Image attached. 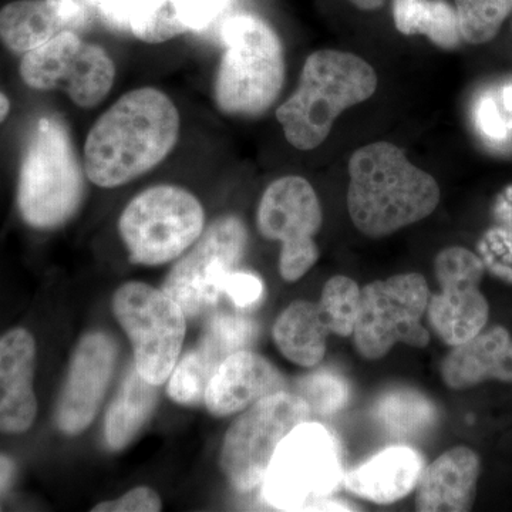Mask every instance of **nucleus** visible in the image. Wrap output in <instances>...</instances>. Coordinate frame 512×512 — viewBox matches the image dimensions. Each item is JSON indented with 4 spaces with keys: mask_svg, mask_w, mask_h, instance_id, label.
I'll list each match as a JSON object with an SVG mask.
<instances>
[{
    "mask_svg": "<svg viewBox=\"0 0 512 512\" xmlns=\"http://www.w3.org/2000/svg\"><path fill=\"white\" fill-rule=\"evenodd\" d=\"M477 252L491 275L512 285V227L494 224L478 241Z\"/></svg>",
    "mask_w": 512,
    "mask_h": 512,
    "instance_id": "31",
    "label": "nucleus"
},
{
    "mask_svg": "<svg viewBox=\"0 0 512 512\" xmlns=\"http://www.w3.org/2000/svg\"><path fill=\"white\" fill-rule=\"evenodd\" d=\"M328 335L319 305L308 301L292 302L274 325L279 352L301 367L318 365L325 356Z\"/></svg>",
    "mask_w": 512,
    "mask_h": 512,
    "instance_id": "24",
    "label": "nucleus"
},
{
    "mask_svg": "<svg viewBox=\"0 0 512 512\" xmlns=\"http://www.w3.org/2000/svg\"><path fill=\"white\" fill-rule=\"evenodd\" d=\"M87 20L79 0H18L0 10V42L23 56L59 33L79 32Z\"/></svg>",
    "mask_w": 512,
    "mask_h": 512,
    "instance_id": "18",
    "label": "nucleus"
},
{
    "mask_svg": "<svg viewBox=\"0 0 512 512\" xmlns=\"http://www.w3.org/2000/svg\"><path fill=\"white\" fill-rule=\"evenodd\" d=\"M362 289L348 276L336 275L326 282L320 296L319 309L329 332L349 338L355 332Z\"/></svg>",
    "mask_w": 512,
    "mask_h": 512,
    "instance_id": "28",
    "label": "nucleus"
},
{
    "mask_svg": "<svg viewBox=\"0 0 512 512\" xmlns=\"http://www.w3.org/2000/svg\"><path fill=\"white\" fill-rule=\"evenodd\" d=\"M311 409L299 394L279 392L245 410L229 427L221 448V468L229 484L248 493L261 485L276 448Z\"/></svg>",
    "mask_w": 512,
    "mask_h": 512,
    "instance_id": "10",
    "label": "nucleus"
},
{
    "mask_svg": "<svg viewBox=\"0 0 512 512\" xmlns=\"http://www.w3.org/2000/svg\"><path fill=\"white\" fill-rule=\"evenodd\" d=\"M116 360V342L106 333H89L80 340L57 403L56 423L63 433L77 436L92 424Z\"/></svg>",
    "mask_w": 512,
    "mask_h": 512,
    "instance_id": "15",
    "label": "nucleus"
},
{
    "mask_svg": "<svg viewBox=\"0 0 512 512\" xmlns=\"http://www.w3.org/2000/svg\"><path fill=\"white\" fill-rule=\"evenodd\" d=\"M456 12L463 40L483 45L498 35L511 15L512 0H456Z\"/></svg>",
    "mask_w": 512,
    "mask_h": 512,
    "instance_id": "29",
    "label": "nucleus"
},
{
    "mask_svg": "<svg viewBox=\"0 0 512 512\" xmlns=\"http://www.w3.org/2000/svg\"><path fill=\"white\" fill-rule=\"evenodd\" d=\"M247 245L248 231L241 218H218L175 264L163 292L180 305L185 318H200L220 301L222 285L237 271Z\"/></svg>",
    "mask_w": 512,
    "mask_h": 512,
    "instance_id": "11",
    "label": "nucleus"
},
{
    "mask_svg": "<svg viewBox=\"0 0 512 512\" xmlns=\"http://www.w3.org/2000/svg\"><path fill=\"white\" fill-rule=\"evenodd\" d=\"M222 295H227L239 309H249L264 295V284L258 276L248 272L234 271L222 285Z\"/></svg>",
    "mask_w": 512,
    "mask_h": 512,
    "instance_id": "33",
    "label": "nucleus"
},
{
    "mask_svg": "<svg viewBox=\"0 0 512 512\" xmlns=\"http://www.w3.org/2000/svg\"><path fill=\"white\" fill-rule=\"evenodd\" d=\"M180 136L173 100L154 87L121 96L87 134L83 167L101 188L131 183L170 156Z\"/></svg>",
    "mask_w": 512,
    "mask_h": 512,
    "instance_id": "1",
    "label": "nucleus"
},
{
    "mask_svg": "<svg viewBox=\"0 0 512 512\" xmlns=\"http://www.w3.org/2000/svg\"><path fill=\"white\" fill-rule=\"evenodd\" d=\"M440 292L430 295L426 315L434 335L446 345H461L485 328L490 305L480 291L485 266L463 247H448L434 259Z\"/></svg>",
    "mask_w": 512,
    "mask_h": 512,
    "instance_id": "14",
    "label": "nucleus"
},
{
    "mask_svg": "<svg viewBox=\"0 0 512 512\" xmlns=\"http://www.w3.org/2000/svg\"><path fill=\"white\" fill-rule=\"evenodd\" d=\"M396 29L407 36L423 35L440 49L461 45L456 9L446 0H393Z\"/></svg>",
    "mask_w": 512,
    "mask_h": 512,
    "instance_id": "26",
    "label": "nucleus"
},
{
    "mask_svg": "<svg viewBox=\"0 0 512 512\" xmlns=\"http://www.w3.org/2000/svg\"><path fill=\"white\" fill-rule=\"evenodd\" d=\"M493 220L494 224L512 227V184L505 187L495 198Z\"/></svg>",
    "mask_w": 512,
    "mask_h": 512,
    "instance_id": "36",
    "label": "nucleus"
},
{
    "mask_svg": "<svg viewBox=\"0 0 512 512\" xmlns=\"http://www.w3.org/2000/svg\"><path fill=\"white\" fill-rule=\"evenodd\" d=\"M356 8L362 10H376L382 8L386 0H350Z\"/></svg>",
    "mask_w": 512,
    "mask_h": 512,
    "instance_id": "39",
    "label": "nucleus"
},
{
    "mask_svg": "<svg viewBox=\"0 0 512 512\" xmlns=\"http://www.w3.org/2000/svg\"><path fill=\"white\" fill-rule=\"evenodd\" d=\"M480 474L481 460L476 451L464 446L450 448L421 473L416 487V510L470 511Z\"/></svg>",
    "mask_w": 512,
    "mask_h": 512,
    "instance_id": "19",
    "label": "nucleus"
},
{
    "mask_svg": "<svg viewBox=\"0 0 512 512\" xmlns=\"http://www.w3.org/2000/svg\"><path fill=\"white\" fill-rule=\"evenodd\" d=\"M84 174L64 121H37L19 174L18 204L26 224L50 229L69 221L83 201Z\"/></svg>",
    "mask_w": 512,
    "mask_h": 512,
    "instance_id": "5",
    "label": "nucleus"
},
{
    "mask_svg": "<svg viewBox=\"0 0 512 512\" xmlns=\"http://www.w3.org/2000/svg\"><path fill=\"white\" fill-rule=\"evenodd\" d=\"M204 225V208L195 195L175 185H156L131 200L119 229L133 264L157 266L190 249Z\"/></svg>",
    "mask_w": 512,
    "mask_h": 512,
    "instance_id": "6",
    "label": "nucleus"
},
{
    "mask_svg": "<svg viewBox=\"0 0 512 512\" xmlns=\"http://www.w3.org/2000/svg\"><path fill=\"white\" fill-rule=\"evenodd\" d=\"M10 111V101L8 97L0 92V123L6 120Z\"/></svg>",
    "mask_w": 512,
    "mask_h": 512,
    "instance_id": "40",
    "label": "nucleus"
},
{
    "mask_svg": "<svg viewBox=\"0 0 512 512\" xmlns=\"http://www.w3.org/2000/svg\"><path fill=\"white\" fill-rule=\"evenodd\" d=\"M113 311L133 345L137 372L156 386L167 382L187 332L180 305L153 286L128 282L114 293Z\"/></svg>",
    "mask_w": 512,
    "mask_h": 512,
    "instance_id": "8",
    "label": "nucleus"
},
{
    "mask_svg": "<svg viewBox=\"0 0 512 512\" xmlns=\"http://www.w3.org/2000/svg\"><path fill=\"white\" fill-rule=\"evenodd\" d=\"M495 100H497L498 109L501 111V116L508 131L512 134V80L504 83L503 86L493 90Z\"/></svg>",
    "mask_w": 512,
    "mask_h": 512,
    "instance_id": "37",
    "label": "nucleus"
},
{
    "mask_svg": "<svg viewBox=\"0 0 512 512\" xmlns=\"http://www.w3.org/2000/svg\"><path fill=\"white\" fill-rule=\"evenodd\" d=\"M430 289L420 274L394 275L370 282L360 295L353 342L367 360L382 359L396 343L426 348L429 330L421 325Z\"/></svg>",
    "mask_w": 512,
    "mask_h": 512,
    "instance_id": "9",
    "label": "nucleus"
},
{
    "mask_svg": "<svg viewBox=\"0 0 512 512\" xmlns=\"http://www.w3.org/2000/svg\"><path fill=\"white\" fill-rule=\"evenodd\" d=\"M19 70L23 82L32 89H62L82 109L99 106L116 79V66L109 53L70 30L25 53Z\"/></svg>",
    "mask_w": 512,
    "mask_h": 512,
    "instance_id": "12",
    "label": "nucleus"
},
{
    "mask_svg": "<svg viewBox=\"0 0 512 512\" xmlns=\"http://www.w3.org/2000/svg\"><path fill=\"white\" fill-rule=\"evenodd\" d=\"M229 0H136L130 30L141 42L158 45L211 25Z\"/></svg>",
    "mask_w": 512,
    "mask_h": 512,
    "instance_id": "23",
    "label": "nucleus"
},
{
    "mask_svg": "<svg viewBox=\"0 0 512 512\" xmlns=\"http://www.w3.org/2000/svg\"><path fill=\"white\" fill-rule=\"evenodd\" d=\"M16 466L9 457L0 454V494L6 493L15 478Z\"/></svg>",
    "mask_w": 512,
    "mask_h": 512,
    "instance_id": "38",
    "label": "nucleus"
},
{
    "mask_svg": "<svg viewBox=\"0 0 512 512\" xmlns=\"http://www.w3.org/2000/svg\"><path fill=\"white\" fill-rule=\"evenodd\" d=\"M244 348V336L238 326L224 316H212L198 345L177 363L170 376L168 394L171 399L185 406L200 403L221 363Z\"/></svg>",
    "mask_w": 512,
    "mask_h": 512,
    "instance_id": "20",
    "label": "nucleus"
},
{
    "mask_svg": "<svg viewBox=\"0 0 512 512\" xmlns=\"http://www.w3.org/2000/svg\"><path fill=\"white\" fill-rule=\"evenodd\" d=\"M36 343L23 328L0 338V431L22 434L33 426L37 400L33 390Z\"/></svg>",
    "mask_w": 512,
    "mask_h": 512,
    "instance_id": "17",
    "label": "nucleus"
},
{
    "mask_svg": "<svg viewBox=\"0 0 512 512\" xmlns=\"http://www.w3.org/2000/svg\"><path fill=\"white\" fill-rule=\"evenodd\" d=\"M160 497L148 487L128 491L119 500L106 501L93 508L94 512H156L161 511Z\"/></svg>",
    "mask_w": 512,
    "mask_h": 512,
    "instance_id": "34",
    "label": "nucleus"
},
{
    "mask_svg": "<svg viewBox=\"0 0 512 512\" xmlns=\"http://www.w3.org/2000/svg\"><path fill=\"white\" fill-rule=\"evenodd\" d=\"M349 177L350 220L369 238L389 237L424 220L440 202L437 181L387 141L356 150Z\"/></svg>",
    "mask_w": 512,
    "mask_h": 512,
    "instance_id": "2",
    "label": "nucleus"
},
{
    "mask_svg": "<svg viewBox=\"0 0 512 512\" xmlns=\"http://www.w3.org/2000/svg\"><path fill=\"white\" fill-rule=\"evenodd\" d=\"M423 470V457L416 450L393 446L350 471L345 487L370 503L393 504L412 493Z\"/></svg>",
    "mask_w": 512,
    "mask_h": 512,
    "instance_id": "22",
    "label": "nucleus"
},
{
    "mask_svg": "<svg viewBox=\"0 0 512 512\" xmlns=\"http://www.w3.org/2000/svg\"><path fill=\"white\" fill-rule=\"evenodd\" d=\"M375 417L392 436L413 437L433 426L437 412L423 394L413 390H394L380 397Z\"/></svg>",
    "mask_w": 512,
    "mask_h": 512,
    "instance_id": "27",
    "label": "nucleus"
},
{
    "mask_svg": "<svg viewBox=\"0 0 512 512\" xmlns=\"http://www.w3.org/2000/svg\"><path fill=\"white\" fill-rule=\"evenodd\" d=\"M322 220L318 195L305 178L286 175L266 188L256 225L262 237L281 242L279 274L286 282L298 281L318 262Z\"/></svg>",
    "mask_w": 512,
    "mask_h": 512,
    "instance_id": "13",
    "label": "nucleus"
},
{
    "mask_svg": "<svg viewBox=\"0 0 512 512\" xmlns=\"http://www.w3.org/2000/svg\"><path fill=\"white\" fill-rule=\"evenodd\" d=\"M342 480L335 437L322 424L303 421L282 440L264 480L262 498L281 511H306L325 500Z\"/></svg>",
    "mask_w": 512,
    "mask_h": 512,
    "instance_id": "7",
    "label": "nucleus"
},
{
    "mask_svg": "<svg viewBox=\"0 0 512 512\" xmlns=\"http://www.w3.org/2000/svg\"><path fill=\"white\" fill-rule=\"evenodd\" d=\"M286 386L284 375L268 359L244 349L221 363L205 389L204 402L214 416H231L266 396L285 392Z\"/></svg>",
    "mask_w": 512,
    "mask_h": 512,
    "instance_id": "16",
    "label": "nucleus"
},
{
    "mask_svg": "<svg viewBox=\"0 0 512 512\" xmlns=\"http://www.w3.org/2000/svg\"><path fill=\"white\" fill-rule=\"evenodd\" d=\"M157 399L156 384L143 379L136 366L128 370L106 416L104 433L111 450H121L133 441L141 427L150 419Z\"/></svg>",
    "mask_w": 512,
    "mask_h": 512,
    "instance_id": "25",
    "label": "nucleus"
},
{
    "mask_svg": "<svg viewBox=\"0 0 512 512\" xmlns=\"http://www.w3.org/2000/svg\"><path fill=\"white\" fill-rule=\"evenodd\" d=\"M136 0H96L100 15L116 29H130L131 13Z\"/></svg>",
    "mask_w": 512,
    "mask_h": 512,
    "instance_id": "35",
    "label": "nucleus"
},
{
    "mask_svg": "<svg viewBox=\"0 0 512 512\" xmlns=\"http://www.w3.org/2000/svg\"><path fill=\"white\" fill-rule=\"evenodd\" d=\"M296 394L308 403L311 413L330 416L348 404L350 389L343 377L329 370H322L302 377Z\"/></svg>",
    "mask_w": 512,
    "mask_h": 512,
    "instance_id": "30",
    "label": "nucleus"
},
{
    "mask_svg": "<svg viewBox=\"0 0 512 512\" xmlns=\"http://www.w3.org/2000/svg\"><path fill=\"white\" fill-rule=\"evenodd\" d=\"M474 120H476L477 130L488 143L494 144V146H503L510 140V131L505 126L493 90L478 97L476 107H474Z\"/></svg>",
    "mask_w": 512,
    "mask_h": 512,
    "instance_id": "32",
    "label": "nucleus"
},
{
    "mask_svg": "<svg viewBox=\"0 0 512 512\" xmlns=\"http://www.w3.org/2000/svg\"><path fill=\"white\" fill-rule=\"evenodd\" d=\"M441 377L453 390H466L488 380L512 383V338L503 326L481 330L441 363Z\"/></svg>",
    "mask_w": 512,
    "mask_h": 512,
    "instance_id": "21",
    "label": "nucleus"
},
{
    "mask_svg": "<svg viewBox=\"0 0 512 512\" xmlns=\"http://www.w3.org/2000/svg\"><path fill=\"white\" fill-rule=\"evenodd\" d=\"M376 89L375 69L362 57L319 50L306 59L298 89L276 110V119L291 146L313 150L343 111L369 100Z\"/></svg>",
    "mask_w": 512,
    "mask_h": 512,
    "instance_id": "3",
    "label": "nucleus"
},
{
    "mask_svg": "<svg viewBox=\"0 0 512 512\" xmlns=\"http://www.w3.org/2000/svg\"><path fill=\"white\" fill-rule=\"evenodd\" d=\"M221 40L224 53L214 83L218 109L228 116H261L284 87L281 39L265 20L238 13L225 20Z\"/></svg>",
    "mask_w": 512,
    "mask_h": 512,
    "instance_id": "4",
    "label": "nucleus"
}]
</instances>
